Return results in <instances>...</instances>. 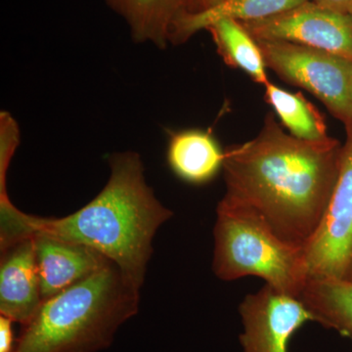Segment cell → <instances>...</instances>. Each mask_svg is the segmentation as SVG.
I'll use <instances>...</instances> for the list:
<instances>
[{
	"instance_id": "1",
	"label": "cell",
	"mask_w": 352,
	"mask_h": 352,
	"mask_svg": "<svg viewBox=\"0 0 352 352\" xmlns=\"http://www.w3.org/2000/svg\"><path fill=\"white\" fill-rule=\"evenodd\" d=\"M342 151L333 138L286 133L268 113L256 138L226 150L223 198L252 208L281 239L305 248L332 195Z\"/></svg>"
},
{
	"instance_id": "2",
	"label": "cell",
	"mask_w": 352,
	"mask_h": 352,
	"mask_svg": "<svg viewBox=\"0 0 352 352\" xmlns=\"http://www.w3.org/2000/svg\"><path fill=\"white\" fill-rule=\"evenodd\" d=\"M108 162L111 175L106 186L67 217H34L14 207L9 198L1 199V251L34 235L87 245L110 259L127 283L140 289L153 254V239L173 214L146 182L138 153H116Z\"/></svg>"
},
{
	"instance_id": "3",
	"label": "cell",
	"mask_w": 352,
	"mask_h": 352,
	"mask_svg": "<svg viewBox=\"0 0 352 352\" xmlns=\"http://www.w3.org/2000/svg\"><path fill=\"white\" fill-rule=\"evenodd\" d=\"M139 291L115 263L43 300L23 326L13 352H97L111 346L118 329L138 314Z\"/></svg>"
},
{
	"instance_id": "4",
	"label": "cell",
	"mask_w": 352,
	"mask_h": 352,
	"mask_svg": "<svg viewBox=\"0 0 352 352\" xmlns=\"http://www.w3.org/2000/svg\"><path fill=\"white\" fill-rule=\"evenodd\" d=\"M214 237L215 276L223 281L258 277L268 286L300 298L309 279L303 248L281 239L258 212L222 198Z\"/></svg>"
},
{
	"instance_id": "5",
	"label": "cell",
	"mask_w": 352,
	"mask_h": 352,
	"mask_svg": "<svg viewBox=\"0 0 352 352\" xmlns=\"http://www.w3.org/2000/svg\"><path fill=\"white\" fill-rule=\"evenodd\" d=\"M266 67L307 89L346 126L352 124V61L288 41H256Z\"/></svg>"
},
{
	"instance_id": "6",
	"label": "cell",
	"mask_w": 352,
	"mask_h": 352,
	"mask_svg": "<svg viewBox=\"0 0 352 352\" xmlns=\"http://www.w3.org/2000/svg\"><path fill=\"white\" fill-rule=\"evenodd\" d=\"M346 127L332 195L318 228L303 248L309 279L352 276V124Z\"/></svg>"
},
{
	"instance_id": "7",
	"label": "cell",
	"mask_w": 352,
	"mask_h": 352,
	"mask_svg": "<svg viewBox=\"0 0 352 352\" xmlns=\"http://www.w3.org/2000/svg\"><path fill=\"white\" fill-rule=\"evenodd\" d=\"M241 24L256 41H288L352 61V15L312 0L272 17Z\"/></svg>"
},
{
	"instance_id": "8",
	"label": "cell",
	"mask_w": 352,
	"mask_h": 352,
	"mask_svg": "<svg viewBox=\"0 0 352 352\" xmlns=\"http://www.w3.org/2000/svg\"><path fill=\"white\" fill-rule=\"evenodd\" d=\"M243 352H289V340L308 322L311 312L298 296L264 285L239 305Z\"/></svg>"
},
{
	"instance_id": "9",
	"label": "cell",
	"mask_w": 352,
	"mask_h": 352,
	"mask_svg": "<svg viewBox=\"0 0 352 352\" xmlns=\"http://www.w3.org/2000/svg\"><path fill=\"white\" fill-rule=\"evenodd\" d=\"M1 254L0 314L27 325L43 302L34 239L17 241Z\"/></svg>"
},
{
	"instance_id": "10",
	"label": "cell",
	"mask_w": 352,
	"mask_h": 352,
	"mask_svg": "<svg viewBox=\"0 0 352 352\" xmlns=\"http://www.w3.org/2000/svg\"><path fill=\"white\" fill-rule=\"evenodd\" d=\"M43 300L58 295L111 263L87 245L44 235L32 236Z\"/></svg>"
},
{
	"instance_id": "11",
	"label": "cell",
	"mask_w": 352,
	"mask_h": 352,
	"mask_svg": "<svg viewBox=\"0 0 352 352\" xmlns=\"http://www.w3.org/2000/svg\"><path fill=\"white\" fill-rule=\"evenodd\" d=\"M224 155L210 132L185 129L170 134L166 162L182 182L201 185L212 182L222 170Z\"/></svg>"
},
{
	"instance_id": "12",
	"label": "cell",
	"mask_w": 352,
	"mask_h": 352,
	"mask_svg": "<svg viewBox=\"0 0 352 352\" xmlns=\"http://www.w3.org/2000/svg\"><path fill=\"white\" fill-rule=\"evenodd\" d=\"M307 1L309 0H223L205 10L183 14L173 25L170 43H184L220 20L244 23L266 19Z\"/></svg>"
},
{
	"instance_id": "13",
	"label": "cell",
	"mask_w": 352,
	"mask_h": 352,
	"mask_svg": "<svg viewBox=\"0 0 352 352\" xmlns=\"http://www.w3.org/2000/svg\"><path fill=\"white\" fill-rule=\"evenodd\" d=\"M131 29L136 43H151L159 48L170 43L173 25L188 12L190 0H107Z\"/></svg>"
},
{
	"instance_id": "14",
	"label": "cell",
	"mask_w": 352,
	"mask_h": 352,
	"mask_svg": "<svg viewBox=\"0 0 352 352\" xmlns=\"http://www.w3.org/2000/svg\"><path fill=\"white\" fill-rule=\"evenodd\" d=\"M300 298L314 322L352 340V276L309 279Z\"/></svg>"
},
{
	"instance_id": "15",
	"label": "cell",
	"mask_w": 352,
	"mask_h": 352,
	"mask_svg": "<svg viewBox=\"0 0 352 352\" xmlns=\"http://www.w3.org/2000/svg\"><path fill=\"white\" fill-rule=\"evenodd\" d=\"M207 30L212 34L217 52L227 65L242 69L261 85L270 82L258 41L247 32L244 25L238 21L224 19L214 23Z\"/></svg>"
},
{
	"instance_id": "16",
	"label": "cell",
	"mask_w": 352,
	"mask_h": 352,
	"mask_svg": "<svg viewBox=\"0 0 352 352\" xmlns=\"http://www.w3.org/2000/svg\"><path fill=\"white\" fill-rule=\"evenodd\" d=\"M265 98L289 134L308 141L329 138L325 120L319 111L300 94H292L268 82Z\"/></svg>"
},
{
	"instance_id": "17",
	"label": "cell",
	"mask_w": 352,
	"mask_h": 352,
	"mask_svg": "<svg viewBox=\"0 0 352 352\" xmlns=\"http://www.w3.org/2000/svg\"><path fill=\"white\" fill-rule=\"evenodd\" d=\"M13 321L0 317V352H13Z\"/></svg>"
},
{
	"instance_id": "18",
	"label": "cell",
	"mask_w": 352,
	"mask_h": 352,
	"mask_svg": "<svg viewBox=\"0 0 352 352\" xmlns=\"http://www.w3.org/2000/svg\"><path fill=\"white\" fill-rule=\"evenodd\" d=\"M319 6L352 15V0H312Z\"/></svg>"
},
{
	"instance_id": "19",
	"label": "cell",
	"mask_w": 352,
	"mask_h": 352,
	"mask_svg": "<svg viewBox=\"0 0 352 352\" xmlns=\"http://www.w3.org/2000/svg\"><path fill=\"white\" fill-rule=\"evenodd\" d=\"M223 0H190L188 12H197V11L205 10L219 4Z\"/></svg>"
}]
</instances>
